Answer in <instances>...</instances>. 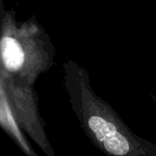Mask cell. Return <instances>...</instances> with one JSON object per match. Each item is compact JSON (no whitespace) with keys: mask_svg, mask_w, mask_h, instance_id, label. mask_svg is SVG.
<instances>
[{"mask_svg":"<svg viewBox=\"0 0 156 156\" xmlns=\"http://www.w3.org/2000/svg\"><path fill=\"white\" fill-rule=\"evenodd\" d=\"M65 87L72 110L90 141L116 156H156V144L135 134L112 106L92 90L88 72L78 63H64Z\"/></svg>","mask_w":156,"mask_h":156,"instance_id":"1","label":"cell"},{"mask_svg":"<svg viewBox=\"0 0 156 156\" xmlns=\"http://www.w3.org/2000/svg\"><path fill=\"white\" fill-rule=\"evenodd\" d=\"M2 71L33 85L53 61V47L34 19L17 24L13 11H2Z\"/></svg>","mask_w":156,"mask_h":156,"instance_id":"2","label":"cell"}]
</instances>
